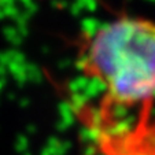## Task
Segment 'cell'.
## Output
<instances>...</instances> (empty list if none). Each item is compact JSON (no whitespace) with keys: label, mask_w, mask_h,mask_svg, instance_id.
Returning a JSON list of instances; mask_svg holds the SVG:
<instances>
[{"label":"cell","mask_w":155,"mask_h":155,"mask_svg":"<svg viewBox=\"0 0 155 155\" xmlns=\"http://www.w3.org/2000/svg\"><path fill=\"white\" fill-rule=\"evenodd\" d=\"M76 66L103 88L102 113L150 106L155 99V19L121 15L103 24L81 40Z\"/></svg>","instance_id":"1"}]
</instances>
